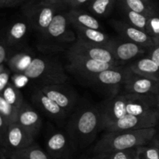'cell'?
<instances>
[{
	"mask_svg": "<svg viewBox=\"0 0 159 159\" xmlns=\"http://www.w3.org/2000/svg\"><path fill=\"white\" fill-rule=\"evenodd\" d=\"M101 129L102 118L99 106L90 104L79 108L73 112L65 128L75 151L89 146Z\"/></svg>",
	"mask_w": 159,
	"mask_h": 159,
	"instance_id": "cell-1",
	"label": "cell"
},
{
	"mask_svg": "<svg viewBox=\"0 0 159 159\" xmlns=\"http://www.w3.org/2000/svg\"><path fill=\"white\" fill-rule=\"evenodd\" d=\"M148 57L155 61L159 65V45H155V46L149 49V54Z\"/></svg>",
	"mask_w": 159,
	"mask_h": 159,
	"instance_id": "cell-33",
	"label": "cell"
},
{
	"mask_svg": "<svg viewBox=\"0 0 159 159\" xmlns=\"http://www.w3.org/2000/svg\"><path fill=\"white\" fill-rule=\"evenodd\" d=\"M67 12H57L43 34L38 37V49L45 52H58L69 48L77 40Z\"/></svg>",
	"mask_w": 159,
	"mask_h": 159,
	"instance_id": "cell-3",
	"label": "cell"
},
{
	"mask_svg": "<svg viewBox=\"0 0 159 159\" xmlns=\"http://www.w3.org/2000/svg\"><path fill=\"white\" fill-rule=\"evenodd\" d=\"M20 76L42 86L65 84L68 76L60 62L54 59L33 56L30 62Z\"/></svg>",
	"mask_w": 159,
	"mask_h": 159,
	"instance_id": "cell-4",
	"label": "cell"
},
{
	"mask_svg": "<svg viewBox=\"0 0 159 159\" xmlns=\"http://www.w3.org/2000/svg\"><path fill=\"white\" fill-rule=\"evenodd\" d=\"M67 53L85 56L104 63L120 65L107 47L85 43L78 39L73 45L70 46Z\"/></svg>",
	"mask_w": 159,
	"mask_h": 159,
	"instance_id": "cell-10",
	"label": "cell"
},
{
	"mask_svg": "<svg viewBox=\"0 0 159 159\" xmlns=\"http://www.w3.org/2000/svg\"><path fill=\"white\" fill-rule=\"evenodd\" d=\"M124 93L154 97L159 94V80L138 75L131 70L130 76L123 87Z\"/></svg>",
	"mask_w": 159,
	"mask_h": 159,
	"instance_id": "cell-12",
	"label": "cell"
},
{
	"mask_svg": "<svg viewBox=\"0 0 159 159\" xmlns=\"http://www.w3.org/2000/svg\"><path fill=\"white\" fill-rule=\"evenodd\" d=\"M155 103H156L157 108H158V111H159V94H156L155 96Z\"/></svg>",
	"mask_w": 159,
	"mask_h": 159,
	"instance_id": "cell-37",
	"label": "cell"
},
{
	"mask_svg": "<svg viewBox=\"0 0 159 159\" xmlns=\"http://www.w3.org/2000/svg\"><path fill=\"white\" fill-rule=\"evenodd\" d=\"M121 8L130 9L149 17L159 11L152 0H119Z\"/></svg>",
	"mask_w": 159,
	"mask_h": 159,
	"instance_id": "cell-22",
	"label": "cell"
},
{
	"mask_svg": "<svg viewBox=\"0 0 159 159\" xmlns=\"http://www.w3.org/2000/svg\"><path fill=\"white\" fill-rule=\"evenodd\" d=\"M116 0H90L89 9L99 17L107 16L111 11Z\"/></svg>",
	"mask_w": 159,
	"mask_h": 159,
	"instance_id": "cell-26",
	"label": "cell"
},
{
	"mask_svg": "<svg viewBox=\"0 0 159 159\" xmlns=\"http://www.w3.org/2000/svg\"><path fill=\"white\" fill-rule=\"evenodd\" d=\"M9 159H51L46 151H43L36 143L30 146L16 151Z\"/></svg>",
	"mask_w": 159,
	"mask_h": 159,
	"instance_id": "cell-23",
	"label": "cell"
},
{
	"mask_svg": "<svg viewBox=\"0 0 159 159\" xmlns=\"http://www.w3.org/2000/svg\"><path fill=\"white\" fill-rule=\"evenodd\" d=\"M77 35L78 40L93 45L107 46L111 39L102 31L79 26H71Z\"/></svg>",
	"mask_w": 159,
	"mask_h": 159,
	"instance_id": "cell-19",
	"label": "cell"
},
{
	"mask_svg": "<svg viewBox=\"0 0 159 159\" xmlns=\"http://www.w3.org/2000/svg\"><path fill=\"white\" fill-rule=\"evenodd\" d=\"M146 32L152 37L155 45H159V12L148 17Z\"/></svg>",
	"mask_w": 159,
	"mask_h": 159,
	"instance_id": "cell-29",
	"label": "cell"
},
{
	"mask_svg": "<svg viewBox=\"0 0 159 159\" xmlns=\"http://www.w3.org/2000/svg\"><path fill=\"white\" fill-rule=\"evenodd\" d=\"M29 26V23L25 18L24 20H16L9 25L5 34L2 33V37L11 48L19 49L24 44Z\"/></svg>",
	"mask_w": 159,
	"mask_h": 159,
	"instance_id": "cell-18",
	"label": "cell"
},
{
	"mask_svg": "<svg viewBox=\"0 0 159 159\" xmlns=\"http://www.w3.org/2000/svg\"><path fill=\"white\" fill-rule=\"evenodd\" d=\"M158 122L159 115L137 116L127 114L116 121L105 124L102 126V129L106 132H118L146 129L155 127Z\"/></svg>",
	"mask_w": 159,
	"mask_h": 159,
	"instance_id": "cell-9",
	"label": "cell"
},
{
	"mask_svg": "<svg viewBox=\"0 0 159 159\" xmlns=\"http://www.w3.org/2000/svg\"><path fill=\"white\" fill-rule=\"evenodd\" d=\"M31 101L39 109L43 111L50 118L56 121L65 119L68 115L63 108H61L55 101L48 98L39 89V87L33 92L31 95Z\"/></svg>",
	"mask_w": 159,
	"mask_h": 159,
	"instance_id": "cell-16",
	"label": "cell"
},
{
	"mask_svg": "<svg viewBox=\"0 0 159 159\" xmlns=\"http://www.w3.org/2000/svg\"><path fill=\"white\" fill-rule=\"evenodd\" d=\"M110 24L121 37L126 40L138 44L147 49H150L155 45V42L147 32L129 24L127 22L113 20L110 21Z\"/></svg>",
	"mask_w": 159,
	"mask_h": 159,
	"instance_id": "cell-14",
	"label": "cell"
},
{
	"mask_svg": "<svg viewBox=\"0 0 159 159\" xmlns=\"http://www.w3.org/2000/svg\"><path fill=\"white\" fill-rule=\"evenodd\" d=\"M58 7L43 0H30L23 5L22 12L30 27L40 36L47 31Z\"/></svg>",
	"mask_w": 159,
	"mask_h": 159,
	"instance_id": "cell-5",
	"label": "cell"
},
{
	"mask_svg": "<svg viewBox=\"0 0 159 159\" xmlns=\"http://www.w3.org/2000/svg\"><path fill=\"white\" fill-rule=\"evenodd\" d=\"M107 47L119 63L127 62L140 55L144 54L145 49H147L138 44L126 40L123 37L122 39H111Z\"/></svg>",
	"mask_w": 159,
	"mask_h": 159,
	"instance_id": "cell-15",
	"label": "cell"
},
{
	"mask_svg": "<svg viewBox=\"0 0 159 159\" xmlns=\"http://www.w3.org/2000/svg\"><path fill=\"white\" fill-rule=\"evenodd\" d=\"M153 141H154V142H155V145H156L157 148H158V154H159V143H158V142H157V141H155V140H154V139H153Z\"/></svg>",
	"mask_w": 159,
	"mask_h": 159,
	"instance_id": "cell-40",
	"label": "cell"
},
{
	"mask_svg": "<svg viewBox=\"0 0 159 159\" xmlns=\"http://www.w3.org/2000/svg\"><path fill=\"white\" fill-rule=\"evenodd\" d=\"M67 16L71 26H79L102 31V26L99 22L93 16L84 11L71 9L67 12Z\"/></svg>",
	"mask_w": 159,
	"mask_h": 159,
	"instance_id": "cell-20",
	"label": "cell"
},
{
	"mask_svg": "<svg viewBox=\"0 0 159 159\" xmlns=\"http://www.w3.org/2000/svg\"><path fill=\"white\" fill-rule=\"evenodd\" d=\"M25 1H26V0H6L2 8L14 7V6H16L21 3L24 2Z\"/></svg>",
	"mask_w": 159,
	"mask_h": 159,
	"instance_id": "cell-35",
	"label": "cell"
},
{
	"mask_svg": "<svg viewBox=\"0 0 159 159\" xmlns=\"http://www.w3.org/2000/svg\"><path fill=\"white\" fill-rule=\"evenodd\" d=\"M68 64L66 69L72 74L88 82L96 75L106 70L116 66L115 65L98 62L85 56L67 53Z\"/></svg>",
	"mask_w": 159,
	"mask_h": 159,
	"instance_id": "cell-8",
	"label": "cell"
},
{
	"mask_svg": "<svg viewBox=\"0 0 159 159\" xmlns=\"http://www.w3.org/2000/svg\"><path fill=\"white\" fill-rule=\"evenodd\" d=\"M73 151L66 132L54 131L47 137L46 152L51 159H70Z\"/></svg>",
	"mask_w": 159,
	"mask_h": 159,
	"instance_id": "cell-13",
	"label": "cell"
},
{
	"mask_svg": "<svg viewBox=\"0 0 159 159\" xmlns=\"http://www.w3.org/2000/svg\"><path fill=\"white\" fill-rule=\"evenodd\" d=\"M154 140H155V141L158 142V143H159V133L158 134L157 133L156 135H155V138H154Z\"/></svg>",
	"mask_w": 159,
	"mask_h": 159,
	"instance_id": "cell-38",
	"label": "cell"
},
{
	"mask_svg": "<svg viewBox=\"0 0 159 159\" xmlns=\"http://www.w3.org/2000/svg\"><path fill=\"white\" fill-rule=\"evenodd\" d=\"M19 110L11 105L0 95V115L3 117L9 124L16 123Z\"/></svg>",
	"mask_w": 159,
	"mask_h": 159,
	"instance_id": "cell-27",
	"label": "cell"
},
{
	"mask_svg": "<svg viewBox=\"0 0 159 159\" xmlns=\"http://www.w3.org/2000/svg\"><path fill=\"white\" fill-rule=\"evenodd\" d=\"M157 134L155 127L134 130L107 132L93 147L95 157L148 144Z\"/></svg>",
	"mask_w": 159,
	"mask_h": 159,
	"instance_id": "cell-2",
	"label": "cell"
},
{
	"mask_svg": "<svg viewBox=\"0 0 159 159\" xmlns=\"http://www.w3.org/2000/svg\"><path fill=\"white\" fill-rule=\"evenodd\" d=\"M43 2L49 4L54 5L57 6H61L62 5H69L71 0H43Z\"/></svg>",
	"mask_w": 159,
	"mask_h": 159,
	"instance_id": "cell-34",
	"label": "cell"
},
{
	"mask_svg": "<svg viewBox=\"0 0 159 159\" xmlns=\"http://www.w3.org/2000/svg\"><path fill=\"white\" fill-rule=\"evenodd\" d=\"M93 159H139L138 147L116 151L102 156H97Z\"/></svg>",
	"mask_w": 159,
	"mask_h": 159,
	"instance_id": "cell-28",
	"label": "cell"
},
{
	"mask_svg": "<svg viewBox=\"0 0 159 159\" xmlns=\"http://www.w3.org/2000/svg\"><path fill=\"white\" fill-rule=\"evenodd\" d=\"M39 89L48 98L55 101L68 115L75 110L77 95L71 87L65 84H60L42 86L39 87Z\"/></svg>",
	"mask_w": 159,
	"mask_h": 159,
	"instance_id": "cell-11",
	"label": "cell"
},
{
	"mask_svg": "<svg viewBox=\"0 0 159 159\" xmlns=\"http://www.w3.org/2000/svg\"><path fill=\"white\" fill-rule=\"evenodd\" d=\"M6 2V0H0V6H1L2 8L3 7V6H4V4Z\"/></svg>",
	"mask_w": 159,
	"mask_h": 159,
	"instance_id": "cell-39",
	"label": "cell"
},
{
	"mask_svg": "<svg viewBox=\"0 0 159 159\" xmlns=\"http://www.w3.org/2000/svg\"><path fill=\"white\" fill-rule=\"evenodd\" d=\"M13 48H11L2 37L0 39V65L7 63L10 58L13 55Z\"/></svg>",
	"mask_w": 159,
	"mask_h": 159,
	"instance_id": "cell-31",
	"label": "cell"
},
{
	"mask_svg": "<svg viewBox=\"0 0 159 159\" xmlns=\"http://www.w3.org/2000/svg\"><path fill=\"white\" fill-rule=\"evenodd\" d=\"M139 159H159L158 148L152 140L148 144L138 147Z\"/></svg>",
	"mask_w": 159,
	"mask_h": 159,
	"instance_id": "cell-30",
	"label": "cell"
},
{
	"mask_svg": "<svg viewBox=\"0 0 159 159\" xmlns=\"http://www.w3.org/2000/svg\"><path fill=\"white\" fill-rule=\"evenodd\" d=\"M9 73L5 65H0V92L2 91L9 83Z\"/></svg>",
	"mask_w": 159,
	"mask_h": 159,
	"instance_id": "cell-32",
	"label": "cell"
},
{
	"mask_svg": "<svg viewBox=\"0 0 159 159\" xmlns=\"http://www.w3.org/2000/svg\"><path fill=\"white\" fill-rule=\"evenodd\" d=\"M87 2H90V0H71L68 6H71L72 9H75V8L79 7L82 5L86 3Z\"/></svg>",
	"mask_w": 159,
	"mask_h": 159,
	"instance_id": "cell-36",
	"label": "cell"
},
{
	"mask_svg": "<svg viewBox=\"0 0 159 159\" xmlns=\"http://www.w3.org/2000/svg\"><path fill=\"white\" fill-rule=\"evenodd\" d=\"M130 73V66L116 65L98 73L87 83L89 85L96 86L109 97L116 96L119 94L120 90L128 80Z\"/></svg>",
	"mask_w": 159,
	"mask_h": 159,
	"instance_id": "cell-6",
	"label": "cell"
},
{
	"mask_svg": "<svg viewBox=\"0 0 159 159\" xmlns=\"http://www.w3.org/2000/svg\"><path fill=\"white\" fill-rule=\"evenodd\" d=\"M0 142L2 159H9L12 154L35 143V138L19 123H12L6 133L0 137Z\"/></svg>",
	"mask_w": 159,
	"mask_h": 159,
	"instance_id": "cell-7",
	"label": "cell"
},
{
	"mask_svg": "<svg viewBox=\"0 0 159 159\" xmlns=\"http://www.w3.org/2000/svg\"><path fill=\"white\" fill-rule=\"evenodd\" d=\"M134 73L138 75L159 80V65L149 57H144L130 65Z\"/></svg>",
	"mask_w": 159,
	"mask_h": 159,
	"instance_id": "cell-21",
	"label": "cell"
},
{
	"mask_svg": "<svg viewBox=\"0 0 159 159\" xmlns=\"http://www.w3.org/2000/svg\"><path fill=\"white\" fill-rule=\"evenodd\" d=\"M122 11L127 20V23L143 31L147 30V23L148 17L144 14L130 10V9L122 8Z\"/></svg>",
	"mask_w": 159,
	"mask_h": 159,
	"instance_id": "cell-25",
	"label": "cell"
},
{
	"mask_svg": "<svg viewBox=\"0 0 159 159\" xmlns=\"http://www.w3.org/2000/svg\"><path fill=\"white\" fill-rule=\"evenodd\" d=\"M0 95L3 97V98L9 104H10L11 105L13 106L18 110L20 108L23 101H24L21 91L11 83L8 84V85L5 87L4 90L1 92Z\"/></svg>",
	"mask_w": 159,
	"mask_h": 159,
	"instance_id": "cell-24",
	"label": "cell"
},
{
	"mask_svg": "<svg viewBox=\"0 0 159 159\" xmlns=\"http://www.w3.org/2000/svg\"><path fill=\"white\" fill-rule=\"evenodd\" d=\"M16 123L23 126L35 139L38 136L42 126L41 117L25 101L19 109Z\"/></svg>",
	"mask_w": 159,
	"mask_h": 159,
	"instance_id": "cell-17",
	"label": "cell"
}]
</instances>
